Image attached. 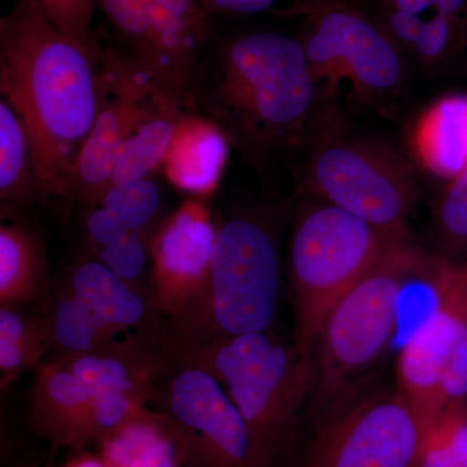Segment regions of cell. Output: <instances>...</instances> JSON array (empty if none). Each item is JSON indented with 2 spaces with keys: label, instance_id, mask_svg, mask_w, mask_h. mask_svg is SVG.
<instances>
[{
  "label": "cell",
  "instance_id": "6da1fadb",
  "mask_svg": "<svg viewBox=\"0 0 467 467\" xmlns=\"http://www.w3.org/2000/svg\"><path fill=\"white\" fill-rule=\"evenodd\" d=\"M98 47L64 33L34 0L0 20V91L26 128L41 198L70 196L104 98Z\"/></svg>",
  "mask_w": 467,
  "mask_h": 467
},
{
  "label": "cell",
  "instance_id": "7a4b0ae2",
  "mask_svg": "<svg viewBox=\"0 0 467 467\" xmlns=\"http://www.w3.org/2000/svg\"><path fill=\"white\" fill-rule=\"evenodd\" d=\"M318 98L303 42L270 32L223 43L192 86V101L254 164L299 142Z\"/></svg>",
  "mask_w": 467,
  "mask_h": 467
},
{
  "label": "cell",
  "instance_id": "3957f363",
  "mask_svg": "<svg viewBox=\"0 0 467 467\" xmlns=\"http://www.w3.org/2000/svg\"><path fill=\"white\" fill-rule=\"evenodd\" d=\"M173 362L204 368L241 411L257 466L275 467L294 444L297 411L315 389V371L294 344L272 333L220 337L168 350Z\"/></svg>",
  "mask_w": 467,
  "mask_h": 467
},
{
  "label": "cell",
  "instance_id": "277c9868",
  "mask_svg": "<svg viewBox=\"0 0 467 467\" xmlns=\"http://www.w3.org/2000/svg\"><path fill=\"white\" fill-rule=\"evenodd\" d=\"M431 254L398 239L328 312L313 350L317 400L324 405L352 389L350 383L389 349L402 294Z\"/></svg>",
  "mask_w": 467,
  "mask_h": 467
},
{
  "label": "cell",
  "instance_id": "5b68a950",
  "mask_svg": "<svg viewBox=\"0 0 467 467\" xmlns=\"http://www.w3.org/2000/svg\"><path fill=\"white\" fill-rule=\"evenodd\" d=\"M279 284L278 243L265 218L254 213L227 218L218 226L201 306L182 326L161 334L162 347L171 350L270 330Z\"/></svg>",
  "mask_w": 467,
  "mask_h": 467
},
{
  "label": "cell",
  "instance_id": "8992f818",
  "mask_svg": "<svg viewBox=\"0 0 467 467\" xmlns=\"http://www.w3.org/2000/svg\"><path fill=\"white\" fill-rule=\"evenodd\" d=\"M398 239L330 202L300 212L292 227L290 278L292 344L304 364L313 368L319 331L337 301Z\"/></svg>",
  "mask_w": 467,
  "mask_h": 467
},
{
  "label": "cell",
  "instance_id": "52a82bcc",
  "mask_svg": "<svg viewBox=\"0 0 467 467\" xmlns=\"http://www.w3.org/2000/svg\"><path fill=\"white\" fill-rule=\"evenodd\" d=\"M303 189L384 233L410 238L418 199L410 164L389 144L348 133L337 119L325 117L316 131Z\"/></svg>",
  "mask_w": 467,
  "mask_h": 467
},
{
  "label": "cell",
  "instance_id": "ba28073f",
  "mask_svg": "<svg viewBox=\"0 0 467 467\" xmlns=\"http://www.w3.org/2000/svg\"><path fill=\"white\" fill-rule=\"evenodd\" d=\"M285 14L303 15V42L321 98L333 99L349 88L358 106L379 107L405 81L402 51L380 23L339 0H303Z\"/></svg>",
  "mask_w": 467,
  "mask_h": 467
},
{
  "label": "cell",
  "instance_id": "9c48e42d",
  "mask_svg": "<svg viewBox=\"0 0 467 467\" xmlns=\"http://www.w3.org/2000/svg\"><path fill=\"white\" fill-rule=\"evenodd\" d=\"M426 425L395 391L325 405L296 467H417Z\"/></svg>",
  "mask_w": 467,
  "mask_h": 467
},
{
  "label": "cell",
  "instance_id": "30bf717a",
  "mask_svg": "<svg viewBox=\"0 0 467 467\" xmlns=\"http://www.w3.org/2000/svg\"><path fill=\"white\" fill-rule=\"evenodd\" d=\"M150 402L173 420L193 467H259L244 418L204 368L171 361Z\"/></svg>",
  "mask_w": 467,
  "mask_h": 467
},
{
  "label": "cell",
  "instance_id": "8fae6325",
  "mask_svg": "<svg viewBox=\"0 0 467 467\" xmlns=\"http://www.w3.org/2000/svg\"><path fill=\"white\" fill-rule=\"evenodd\" d=\"M218 227L201 202H184L150 242L149 303L162 333L199 309L211 276Z\"/></svg>",
  "mask_w": 467,
  "mask_h": 467
},
{
  "label": "cell",
  "instance_id": "7c38bea8",
  "mask_svg": "<svg viewBox=\"0 0 467 467\" xmlns=\"http://www.w3.org/2000/svg\"><path fill=\"white\" fill-rule=\"evenodd\" d=\"M106 58L115 72L110 78L115 97L107 103L103 98L95 124L77 158L70 187V196L90 207L109 189L117 152L126 138L159 109H177L133 58L124 60L116 55H107Z\"/></svg>",
  "mask_w": 467,
  "mask_h": 467
},
{
  "label": "cell",
  "instance_id": "4fadbf2b",
  "mask_svg": "<svg viewBox=\"0 0 467 467\" xmlns=\"http://www.w3.org/2000/svg\"><path fill=\"white\" fill-rule=\"evenodd\" d=\"M389 36L427 67L460 57L467 41V0H382V20Z\"/></svg>",
  "mask_w": 467,
  "mask_h": 467
},
{
  "label": "cell",
  "instance_id": "5bb4252c",
  "mask_svg": "<svg viewBox=\"0 0 467 467\" xmlns=\"http://www.w3.org/2000/svg\"><path fill=\"white\" fill-rule=\"evenodd\" d=\"M98 393L58 359L39 370L30 391V420L54 447L82 451L91 444V420Z\"/></svg>",
  "mask_w": 467,
  "mask_h": 467
},
{
  "label": "cell",
  "instance_id": "9a60e30c",
  "mask_svg": "<svg viewBox=\"0 0 467 467\" xmlns=\"http://www.w3.org/2000/svg\"><path fill=\"white\" fill-rule=\"evenodd\" d=\"M178 109L192 106V86L209 39L207 15L196 0H143Z\"/></svg>",
  "mask_w": 467,
  "mask_h": 467
},
{
  "label": "cell",
  "instance_id": "2e32d148",
  "mask_svg": "<svg viewBox=\"0 0 467 467\" xmlns=\"http://www.w3.org/2000/svg\"><path fill=\"white\" fill-rule=\"evenodd\" d=\"M61 287L119 333L135 328L161 337L162 324L150 310L149 297L98 260L77 261L67 269Z\"/></svg>",
  "mask_w": 467,
  "mask_h": 467
},
{
  "label": "cell",
  "instance_id": "e0dca14e",
  "mask_svg": "<svg viewBox=\"0 0 467 467\" xmlns=\"http://www.w3.org/2000/svg\"><path fill=\"white\" fill-rule=\"evenodd\" d=\"M97 445L112 467H193L173 420L147 405Z\"/></svg>",
  "mask_w": 467,
  "mask_h": 467
},
{
  "label": "cell",
  "instance_id": "ac0fdd59",
  "mask_svg": "<svg viewBox=\"0 0 467 467\" xmlns=\"http://www.w3.org/2000/svg\"><path fill=\"white\" fill-rule=\"evenodd\" d=\"M227 137L211 119L181 116L167 158L165 173L171 183L193 195H208L225 167Z\"/></svg>",
  "mask_w": 467,
  "mask_h": 467
},
{
  "label": "cell",
  "instance_id": "d6986e66",
  "mask_svg": "<svg viewBox=\"0 0 467 467\" xmlns=\"http://www.w3.org/2000/svg\"><path fill=\"white\" fill-rule=\"evenodd\" d=\"M160 202L161 192L150 180L109 187L86 217V239L92 256L129 236L149 235Z\"/></svg>",
  "mask_w": 467,
  "mask_h": 467
},
{
  "label": "cell",
  "instance_id": "ffe728a7",
  "mask_svg": "<svg viewBox=\"0 0 467 467\" xmlns=\"http://www.w3.org/2000/svg\"><path fill=\"white\" fill-rule=\"evenodd\" d=\"M413 149L420 164L451 181L467 169V95L435 101L418 119Z\"/></svg>",
  "mask_w": 467,
  "mask_h": 467
},
{
  "label": "cell",
  "instance_id": "44dd1931",
  "mask_svg": "<svg viewBox=\"0 0 467 467\" xmlns=\"http://www.w3.org/2000/svg\"><path fill=\"white\" fill-rule=\"evenodd\" d=\"M47 267L41 239L20 223L0 226V306L45 303Z\"/></svg>",
  "mask_w": 467,
  "mask_h": 467
},
{
  "label": "cell",
  "instance_id": "7402d4cb",
  "mask_svg": "<svg viewBox=\"0 0 467 467\" xmlns=\"http://www.w3.org/2000/svg\"><path fill=\"white\" fill-rule=\"evenodd\" d=\"M51 349L48 313L36 315L16 306H0V389H7L38 367Z\"/></svg>",
  "mask_w": 467,
  "mask_h": 467
},
{
  "label": "cell",
  "instance_id": "603a6c76",
  "mask_svg": "<svg viewBox=\"0 0 467 467\" xmlns=\"http://www.w3.org/2000/svg\"><path fill=\"white\" fill-rule=\"evenodd\" d=\"M39 196L26 128L11 106L0 101V201L2 214L26 208Z\"/></svg>",
  "mask_w": 467,
  "mask_h": 467
},
{
  "label": "cell",
  "instance_id": "cb8c5ba5",
  "mask_svg": "<svg viewBox=\"0 0 467 467\" xmlns=\"http://www.w3.org/2000/svg\"><path fill=\"white\" fill-rule=\"evenodd\" d=\"M181 116L182 112L167 107L140 122L119 146L109 187L147 180L167 158Z\"/></svg>",
  "mask_w": 467,
  "mask_h": 467
},
{
  "label": "cell",
  "instance_id": "d4e9b609",
  "mask_svg": "<svg viewBox=\"0 0 467 467\" xmlns=\"http://www.w3.org/2000/svg\"><path fill=\"white\" fill-rule=\"evenodd\" d=\"M47 313L54 358L92 352L113 342L121 334L61 285Z\"/></svg>",
  "mask_w": 467,
  "mask_h": 467
},
{
  "label": "cell",
  "instance_id": "484cf974",
  "mask_svg": "<svg viewBox=\"0 0 467 467\" xmlns=\"http://www.w3.org/2000/svg\"><path fill=\"white\" fill-rule=\"evenodd\" d=\"M417 467H467V409L450 405L427 425Z\"/></svg>",
  "mask_w": 467,
  "mask_h": 467
},
{
  "label": "cell",
  "instance_id": "4316f807",
  "mask_svg": "<svg viewBox=\"0 0 467 467\" xmlns=\"http://www.w3.org/2000/svg\"><path fill=\"white\" fill-rule=\"evenodd\" d=\"M441 256L467 261V169L450 181L435 209Z\"/></svg>",
  "mask_w": 467,
  "mask_h": 467
},
{
  "label": "cell",
  "instance_id": "83f0119b",
  "mask_svg": "<svg viewBox=\"0 0 467 467\" xmlns=\"http://www.w3.org/2000/svg\"><path fill=\"white\" fill-rule=\"evenodd\" d=\"M64 33L98 47L91 33L97 0H34Z\"/></svg>",
  "mask_w": 467,
  "mask_h": 467
},
{
  "label": "cell",
  "instance_id": "f1b7e54d",
  "mask_svg": "<svg viewBox=\"0 0 467 467\" xmlns=\"http://www.w3.org/2000/svg\"><path fill=\"white\" fill-rule=\"evenodd\" d=\"M276 0H196L207 16L212 14H257L272 8ZM300 2L303 0H295L294 5Z\"/></svg>",
  "mask_w": 467,
  "mask_h": 467
},
{
  "label": "cell",
  "instance_id": "f546056e",
  "mask_svg": "<svg viewBox=\"0 0 467 467\" xmlns=\"http://www.w3.org/2000/svg\"><path fill=\"white\" fill-rule=\"evenodd\" d=\"M61 467H112L106 462L99 454L88 453V451H79L77 456L67 461L66 465Z\"/></svg>",
  "mask_w": 467,
  "mask_h": 467
},
{
  "label": "cell",
  "instance_id": "4dcf8cb0",
  "mask_svg": "<svg viewBox=\"0 0 467 467\" xmlns=\"http://www.w3.org/2000/svg\"><path fill=\"white\" fill-rule=\"evenodd\" d=\"M463 405H465V408L467 409V398L465 399V401H463Z\"/></svg>",
  "mask_w": 467,
  "mask_h": 467
}]
</instances>
